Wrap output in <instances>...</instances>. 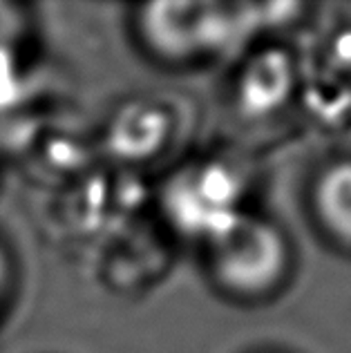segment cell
<instances>
[{
	"instance_id": "1",
	"label": "cell",
	"mask_w": 351,
	"mask_h": 353,
	"mask_svg": "<svg viewBox=\"0 0 351 353\" xmlns=\"http://www.w3.org/2000/svg\"><path fill=\"white\" fill-rule=\"evenodd\" d=\"M212 268L219 282L239 293H257L278 282L286 248L280 230L251 215H235L210 235Z\"/></svg>"
},
{
	"instance_id": "2",
	"label": "cell",
	"mask_w": 351,
	"mask_h": 353,
	"mask_svg": "<svg viewBox=\"0 0 351 353\" xmlns=\"http://www.w3.org/2000/svg\"><path fill=\"white\" fill-rule=\"evenodd\" d=\"M221 7L197 3L150 5L143 16L148 41L166 57H190L217 39Z\"/></svg>"
},
{
	"instance_id": "3",
	"label": "cell",
	"mask_w": 351,
	"mask_h": 353,
	"mask_svg": "<svg viewBox=\"0 0 351 353\" xmlns=\"http://www.w3.org/2000/svg\"><path fill=\"white\" fill-rule=\"evenodd\" d=\"M172 197L177 201V212L188 226H201V206L206 203V212L210 219V235H215L219 228H224L237 212L233 210V188L230 181L221 172L201 170L190 172L174 185Z\"/></svg>"
},
{
	"instance_id": "4",
	"label": "cell",
	"mask_w": 351,
	"mask_h": 353,
	"mask_svg": "<svg viewBox=\"0 0 351 353\" xmlns=\"http://www.w3.org/2000/svg\"><path fill=\"white\" fill-rule=\"evenodd\" d=\"M293 83L291 63L284 52H264L260 54L244 72L242 85H239V99L246 112L264 114L275 110L289 97Z\"/></svg>"
},
{
	"instance_id": "5",
	"label": "cell",
	"mask_w": 351,
	"mask_h": 353,
	"mask_svg": "<svg viewBox=\"0 0 351 353\" xmlns=\"http://www.w3.org/2000/svg\"><path fill=\"white\" fill-rule=\"evenodd\" d=\"M168 134V119L157 105H128L114 119L110 143L123 157H146L154 152Z\"/></svg>"
},
{
	"instance_id": "6",
	"label": "cell",
	"mask_w": 351,
	"mask_h": 353,
	"mask_svg": "<svg viewBox=\"0 0 351 353\" xmlns=\"http://www.w3.org/2000/svg\"><path fill=\"white\" fill-rule=\"evenodd\" d=\"M316 206L329 230L351 241V161L336 163L322 174L316 188Z\"/></svg>"
},
{
	"instance_id": "7",
	"label": "cell",
	"mask_w": 351,
	"mask_h": 353,
	"mask_svg": "<svg viewBox=\"0 0 351 353\" xmlns=\"http://www.w3.org/2000/svg\"><path fill=\"white\" fill-rule=\"evenodd\" d=\"M18 32H21V16L9 5H0V50H9Z\"/></svg>"
},
{
	"instance_id": "8",
	"label": "cell",
	"mask_w": 351,
	"mask_h": 353,
	"mask_svg": "<svg viewBox=\"0 0 351 353\" xmlns=\"http://www.w3.org/2000/svg\"><path fill=\"white\" fill-rule=\"evenodd\" d=\"M7 282H9V264H7V257L3 253V248H0V295L5 293Z\"/></svg>"
}]
</instances>
